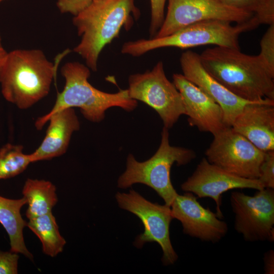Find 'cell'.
Instances as JSON below:
<instances>
[{
    "label": "cell",
    "mask_w": 274,
    "mask_h": 274,
    "mask_svg": "<svg viewBox=\"0 0 274 274\" xmlns=\"http://www.w3.org/2000/svg\"><path fill=\"white\" fill-rule=\"evenodd\" d=\"M199 55L207 72L235 95L249 101L274 99V77L258 55L220 46Z\"/></svg>",
    "instance_id": "6da1fadb"
},
{
    "label": "cell",
    "mask_w": 274,
    "mask_h": 274,
    "mask_svg": "<svg viewBox=\"0 0 274 274\" xmlns=\"http://www.w3.org/2000/svg\"><path fill=\"white\" fill-rule=\"evenodd\" d=\"M61 74L65 79L64 88L57 93L50 111L36 120L35 126L38 130L45 125L47 118L65 108H78L87 120L100 122L104 119L106 111L111 107H118L130 112L138 106L137 100L129 97L127 89L112 93L93 87L88 81L90 68L79 62L65 63L61 68Z\"/></svg>",
    "instance_id": "7a4b0ae2"
},
{
    "label": "cell",
    "mask_w": 274,
    "mask_h": 274,
    "mask_svg": "<svg viewBox=\"0 0 274 274\" xmlns=\"http://www.w3.org/2000/svg\"><path fill=\"white\" fill-rule=\"evenodd\" d=\"M55 70L41 50H12L0 76L2 94L19 109H29L48 94Z\"/></svg>",
    "instance_id": "3957f363"
},
{
    "label": "cell",
    "mask_w": 274,
    "mask_h": 274,
    "mask_svg": "<svg viewBox=\"0 0 274 274\" xmlns=\"http://www.w3.org/2000/svg\"><path fill=\"white\" fill-rule=\"evenodd\" d=\"M139 11L134 0H101L93 2L74 16L73 23L81 37L74 51L85 61L92 71L97 70L99 56L106 45L118 36L121 28Z\"/></svg>",
    "instance_id": "277c9868"
},
{
    "label": "cell",
    "mask_w": 274,
    "mask_h": 274,
    "mask_svg": "<svg viewBox=\"0 0 274 274\" xmlns=\"http://www.w3.org/2000/svg\"><path fill=\"white\" fill-rule=\"evenodd\" d=\"M255 28L248 21L232 25L222 20H207L188 25L172 34L149 39H139L123 44L121 52L134 57L165 47L187 49L206 45L240 49L239 35Z\"/></svg>",
    "instance_id": "5b68a950"
},
{
    "label": "cell",
    "mask_w": 274,
    "mask_h": 274,
    "mask_svg": "<svg viewBox=\"0 0 274 274\" xmlns=\"http://www.w3.org/2000/svg\"><path fill=\"white\" fill-rule=\"evenodd\" d=\"M196 158L195 152L189 149L171 146L168 129L163 127L160 146L149 159L137 161L129 154L127 158L126 169L118 180V187L125 189L136 183L147 185L154 190L170 207L178 194L170 179L173 165H184Z\"/></svg>",
    "instance_id": "8992f818"
},
{
    "label": "cell",
    "mask_w": 274,
    "mask_h": 274,
    "mask_svg": "<svg viewBox=\"0 0 274 274\" xmlns=\"http://www.w3.org/2000/svg\"><path fill=\"white\" fill-rule=\"evenodd\" d=\"M127 89L130 98L155 110L168 129L185 115L182 96L167 78L162 61H158L151 70L130 75Z\"/></svg>",
    "instance_id": "52a82bcc"
},
{
    "label": "cell",
    "mask_w": 274,
    "mask_h": 274,
    "mask_svg": "<svg viewBox=\"0 0 274 274\" xmlns=\"http://www.w3.org/2000/svg\"><path fill=\"white\" fill-rule=\"evenodd\" d=\"M213 136L204 153L209 162L241 178L258 179L266 152L231 127H226Z\"/></svg>",
    "instance_id": "ba28073f"
},
{
    "label": "cell",
    "mask_w": 274,
    "mask_h": 274,
    "mask_svg": "<svg viewBox=\"0 0 274 274\" xmlns=\"http://www.w3.org/2000/svg\"><path fill=\"white\" fill-rule=\"evenodd\" d=\"M116 198L120 208L135 215L144 225V231L136 237L134 245L142 248L147 242H156L162 250L163 264H174L178 256L170 238L169 226L173 219L170 207L151 202L133 190L128 193L118 192Z\"/></svg>",
    "instance_id": "9c48e42d"
},
{
    "label": "cell",
    "mask_w": 274,
    "mask_h": 274,
    "mask_svg": "<svg viewBox=\"0 0 274 274\" xmlns=\"http://www.w3.org/2000/svg\"><path fill=\"white\" fill-rule=\"evenodd\" d=\"M257 191L253 196L231 192L234 228L247 242H271L274 239V189Z\"/></svg>",
    "instance_id": "30bf717a"
},
{
    "label": "cell",
    "mask_w": 274,
    "mask_h": 274,
    "mask_svg": "<svg viewBox=\"0 0 274 274\" xmlns=\"http://www.w3.org/2000/svg\"><path fill=\"white\" fill-rule=\"evenodd\" d=\"M252 13L226 5L219 0H168L166 16L153 37L172 34L191 24L207 20H222L242 23Z\"/></svg>",
    "instance_id": "8fae6325"
},
{
    "label": "cell",
    "mask_w": 274,
    "mask_h": 274,
    "mask_svg": "<svg viewBox=\"0 0 274 274\" xmlns=\"http://www.w3.org/2000/svg\"><path fill=\"white\" fill-rule=\"evenodd\" d=\"M185 192L193 193L199 198L209 197L216 206V214L222 219L221 210L222 195L233 189L264 188L258 179H248L228 173L203 158L193 174L181 186Z\"/></svg>",
    "instance_id": "7c38bea8"
},
{
    "label": "cell",
    "mask_w": 274,
    "mask_h": 274,
    "mask_svg": "<svg viewBox=\"0 0 274 274\" xmlns=\"http://www.w3.org/2000/svg\"><path fill=\"white\" fill-rule=\"evenodd\" d=\"M170 207L173 219L181 223L183 233L191 237L216 243L228 232L227 223L202 206L191 192L178 194Z\"/></svg>",
    "instance_id": "4fadbf2b"
},
{
    "label": "cell",
    "mask_w": 274,
    "mask_h": 274,
    "mask_svg": "<svg viewBox=\"0 0 274 274\" xmlns=\"http://www.w3.org/2000/svg\"><path fill=\"white\" fill-rule=\"evenodd\" d=\"M180 62L184 76L221 107L226 127H231L234 119L246 105L256 101L243 99L223 86L204 69L198 54L191 51H185L182 54Z\"/></svg>",
    "instance_id": "5bb4252c"
},
{
    "label": "cell",
    "mask_w": 274,
    "mask_h": 274,
    "mask_svg": "<svg viewBox=\"0 0 274 274\" xmlns=\"http://www.w3.org/2000/svg\"><path fill=\"white\" fill-rule=\"evenodd\" d=\"M173 79L182 96L189 125L213 135L226 127L219 105L183 74H174Z\"/></svg>",
    "instance_id": "9a60e30c"
},
{
    "label": "cell",
    "mask_w": 274,
    "mask_h": 274,
    "mask_svg": "<svg viewBox=\"0 0 274 274\" xmlns=\"http://www.w3.org/2000/svg\"><path fill=\"white\" fill-rule=\"evenodd\" d=\"M231 127L261 151H274V99L247 104Z\"/></svg>",
    "instance_id": "2e32d148"
},
{
    "label": "cell",
    "mask_w": 274,
    "mask_h": 274,
    "mask_svg": "<svg viewBox=\"0 0 274 274\" xmlns=\"http://www.w3.org/2000/svg\"><path fill=\"white\" fill-rule=\"evenodd\" d=\"M49 124L39 147L29 154L31 163L51 159L66 152L73 133L80 129V123L74 108L59 110L45 121Z\"/></svg>",
    "instance_id": "e0dca14e"
},
{
    "label": "cell",
    "mask_w": 274,
    "mask_h": 274,
    "mask_svg": "<svg viewBox=\"0 0 274 274\" xmlns=\"http://www.w3.org/2000/svg\"><path fill=\"white\" fill-rule=\"evenodd\" d=\"M25 204L23 197L14 199L0 196V223L9 236L10 251L33 260V255L27 249L23 236V229L27 226V222L22 217L20 211Z\"/></svg>",
    "instance_id": "ac0fdd59"
},
{
    "label": "cell",
    "mask_w": 274,
    "mask_h": 274,
    "mask_svg": "<svg viewBox=\"0 0 274 274\" xmlns=\"http://www.w3.org/2000/svg\"><path fill=\"white\" fill-rule=\"evenodd\" d=\"M56 191L49 181L27 179L22 191L28 204L26 217L30 219L51 212L58 201Z\"/></svg>",
    "instance_id": "d6986e66"
},
{
    "label": "cell",
    "mask_w": 274,
    "mask_h": 274,
    "mask_svg": "<svg viewBox=\"0 0 274 274\" xmlns=\"http://www.w3.org/2000/svg\"><path fill=\"white\" fill-rule=\"evenodd\" d=\"M27 226L40 239L44 254L54 257L63 251L66 241L52 212L28 219Z\"/></svg>",
    "instance_id": "ffe728a7"
},
{
    "label": "cell",
    "mask_w": 274,
    "mask_h": 274,
    "mask_svg": "<svg viewBox=\"0 0 274 274\" xmlns=\"http://www.w3.org/2000/svg\"><path fill=\"white\" fill-rule=\"evenodd\" d=\"M29 154L23 152L20 145L8 143L0 149V180L15 177L31 163Z\"/></svg>",
    "instance_id": "44dd1931"
},
{
    "label": "cell",
    "mask_w": 274,
    "mask_h": 274,
    "mask_svg": "<svg viewBox=\"0 0 274 274\" xmlns=\"http://www.w3.org/2000/svg\"><path fill=\"white\" fill-rule=\"evenodd\" d=\"M223 4L252 14L256 26L274 23V0H219Z\"/></svg>",
    "instance_id": "7402d4cb"
},
{
    "label": "cell",
    "mask_w": 274,
    "mask_h": 274,
    "mask_svg": "<svg viewBox=\"0 0 274 274\" xmlns=\"http://www.w3.org/2000/svg\"><path fill=\"white\" fill-rule=\"evenodd\" d=\"M260 42L258 55L269 73L274 77V23L269 25Z\"/></svg>",
    "instance_id": "603a6c76"
},
{
    "label": "cell",
    "mask_w": 274,
    "mask_h": 274,
    "mask_svg": "<svg viewBox=\"0 0 274 274\" xmlns=\"http://www.w3.org/2000/svg\"><path fill=\"white\" fill-rule=\"evenodd\" d=\"M258 180L264 188L274 189V151L266 152Z\"/></svg>",
    "instance_id": "cb8c5ba5"
},
{
    "label": "cell",
    "mask_w": 274,
    "mask_h": 274,
    "mask_svg": "<svg viewBox=\"0 0 274 274\" xmlns=\"http://www.w3.org/2000/svg\"><path fill=\"white\" fill-rule=\"evenodd\" d=\"M166 0H150L151 22L150 32L153 37L156 35L164 19V7Z\"/></svg>",
    "instance_id": "d4e9b609"
},
{
    "label": "cell",
    "mask_w": 274,
    "mask_h": 274,
    "mask_svg": "<svg viewBox=\"0 0 274 274\" xmlns=\"http://www.w3.org/2000/svg\"><path fill=\"white\" fill-rule=\"evenodd\" d=\"M93 0H57L56 6L61 13L76 16L87 8Z\"/></svg>",
    "instance_id": "484cf974"
},
{
    "label": "cell",
    "mask_w": 274,
    "mask_h": 274,
    "mask_svg": "<svg viewBox=\"0 0 274 274\" xmlns=\"http://www.w3.org/2000/svg\"><path fill=\"white\" fill-rule=\"evenodd\" d=\"M19 258L18 253L0 250V274L18 273Z\"/></svg>",
    "instance_id": "4316f807"
},
{
    "label": "cell",
    "mask_w": 274,
    "mask_h": 274,
    "mask_svg": "<svg viewBox=\"0 0 274 274\" xmlns=\"http://www.w3.org/2000/svg\"><path fill=\"white\" fill-rule=\"evenodd\" d=\"M264 270L266 274L274 273V251L269 250L265 253L264 258Z\"/></svg>",
    "instance_id": "83f0119b"
},
{
    "label": "cell",
    "mask_w": 274,
    "mask_h": 274,
    "mask_svg": "<svg viewBox=\"0 0 274 274\" xmlns=\"http://www.w3.org/2000/svg\"><path fill=\"white\" fill-rule=\"evenodd\" d=\"M8 52L4 48L2 42V38L0 34V76L7 59Z\"/></svg>",
    "instance_id": "f1b7e54d"
},
{
    "label": "cell",
    "mask_w": 274,
    "mask_h": 274,
    "mask_svg": "<svg viewBox=\"0 0 274 274\" xmlns=\"http://www.w3.org/2000/svg\"><path fill=\"white\" fill-rule=\"evenodd\" d=\"M101 0H93V2H98Z\"/></svg>",
    "instance_id": "f546056e"
},
{
    "label": "cell",
    "mask_w": 274,
    "mask_h": 274,
    "mask_svg": "<svg viewBox=\"0 0 274 274\" xmlns=\"http://www.w3.org/2000/svg\"><path fill=\"white\" fill-rule=\"evenodd\" d=\"M4 0H0V3H1L2 2L4 1Z\"/></svg>",
    "instance_id": "4dcf8cb0"
}]
</instances>
